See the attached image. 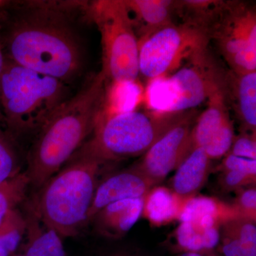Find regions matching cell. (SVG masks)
<instances>
[{"label":"cell","mask_w":256,"mask_h":256,"mask_svg":"<svg viewBox=\"0 0 256 256\" xmlns=\"http://www.w3.org/2000/svg\"><path fill=\"white\" fill-rule=\"evenodd\" d=\"M70 4L24 3L8 30L10 60L66 84L76 78L84 66V48L67 10Z\"/></svg>","instance_id":"cell-1"},{"label":"cell","mask_w":256,"mask_h":256,"mask_svg":"<svg viewBox=\"0 0 256 256\" xmlns=\"http://www.w3.org/2000/svg\"><path fill=\"white\" fill-rule=\"evenodd\" d=\"M106 86L101 72L92 75L38 131L28 152L25 171L30 185L42 188L94 132L104 104Z\"/></svg>","instance_id":"cell-2"},{"label":"cell","mask_w":256,"mask_h":256,"mask_svg":"<svg viewBox=\"0 0 256 256\" xmlns=\"http://www.w3.org/2000/svg\"><path fill=\"white\" fill-rule=\"evenodd\" d=\"M102 163L82 151L40 188L30 204L60 237H73L88 222Z\"/></svg>","instance_id":"cell-3"},{"label":"cell","mask_w":256,"mask_h":256,"mask_svg":"<svg viewBox=\"0 0 256 256\" xmlns=\"http://www.w3.org/2000/svg\"><path fill=\"white\" fill-rule=\"evenodd\" d=\"M72 96L68 84L6 60L0 79V101L15 132H38Z\"/></svg>","instance_id":"cell-4"},{"label":"cell","mask_w":256,"mask_h":256,"mask_svg":"<svg viewBox=\"0 0 256 256\" xmlns=\"http://www.w3.org/2000/svg\"><path fill=\"white\" fill-rule=\"evenodd\" d=\"M186 112L132 110L98 116L94 136L79 150L102 164L143 156Z\"/></svg>","instance_id":"cell-5"},{"label":"cell","mask_w":256,"mask_h":256,"mask_svg":"<svg viewBox=\"0 0 256 256\" xmlns=\"http://www.w3.org/2000/svg\"><path fill=\"white\" fill-rule=\"evenodd\" d=\"M98 28L102 70L108 82H134L139 76V44L124 0H96L85 4Z\"/></svg>","instance_id":"cell-6"},{"label":"cell","mask_w":256,"mask_h":256,"mask_svg":"<svg viewBox=\"0 0 256 256\" xmlns=\"http://www.w3.org/2000/svg\"><path fill=\"white\" fill-rule=\"evenodd\" d=\"M210 42L206 30L183 23L166 25L138 42L139 74L159 78L206 52Z\"/></svg>","instance_id":"cell-7"},{"label":"cell","mask_w":256,"mask_h":256,"mask_svg":"<svg viewBox=\"0 0 256 256\" xmlns=\"http://www.w3.org/2000/svg\"><path fill=\"white\" fill-rule=\"evenodd\" d=\"M220 54L234 73L256 72V10L249 2L224 1L210 30Z\"/></svg>","instance_id":"cell-8"},{"label":"cell","mask_w":256,"mask_h":256,"mask_svg":"<svg viewBox=\"0 0 256 256\" xmlns=\"http://www.w3.org/2000/svg\"><path fill=\"white\" fill-rule=\"evenodd\" d=\"M198 114L194 110L182 118L158 140L134 166L156 185L159 184L190 153V136Z\"/></svg>","instance_id":"cell-9"},{"label":"cell","mask_w":256,"mask_h":256,"mask_svg":"<svg viewBox=\"0 0 256 256\" xmlns=\"http://www.w3.org/2000/svg\"><path fill=\"white\" fill-rule=\"evenodd\" d=\"M224 75V70L216 65L208 50L194 57L172 76L176 98L170 111L194 110L223 87Z\"/></svg>","instance_id":"cell-10"},{"label":"cell","mask_w":256,"mask_h":256,"mask_svg":"<svg viewBox=\"0 0 256 256\" xmlns=\"http://www.w3.org/2000/svg\"><path fill=\"white\" fill-rule=\"evenodd\" d=\"M235 136L222 87L208 97V106L197 117L190 136V151L202 148L210 160L220 159L228 152Z\"/></svg>","instance_id":"cell-11"},{"label":"cell","mask_w":256,"mask_h":256,"mask_svg":"<svg viewBox=\"0 0 256 256\" xmlns=\"http://www.w3.org/2000/svg\"><path fill=\"white\" fill-rule=\"evenodd\" d=\"M156 186L134 166L110 175L96 188L88 222H92L96 214L107 205L128 198H144Z\"/></svg>","instance_id":"cell-12"},{"label":"cell","mask_w":256,"mask_h":256,"mask_svg":"<svg viewBox=\"0 0 256 256\" xmlns=\"http://www.w3.org/2000/svg\"><path fill=\"white\" fill-rule=\"evenodd\" d=\"M224 95L232 106L242 132L256 134V72H224Z\"/></svg>","instance_id":"cell-13"},{"label":"cell","mask_w":256,"mask_h":256,"mask_svg":"<svg viewBox=\"0 0 256 256\" xmlns=\"http://www.w3.org/2000/svg\"><path fill=\"white\" fill-rule=\"evenodd\" d=\"M143 198L120 200L102 208L92 220L96 232L106 238H122L142 216Z\"/></svg>","instance_id":"cell-14"},{"label":"cell","mask_w":256,"mask_h":256,"mask_svg":"<svg viewBox=\"0 0 256 256\" xmlns=\"http://www.w3.org/2000/svg\"><path fill=\"white\" fill-rule=\"evenodd\" d=\"M138 42L174 23L176 0H124Z\"/></svg>","instance_id":"cell-15"},{"label":"cell","mask_w":256,"mask_h":256,"mask_svg":"<svg viewBox=\"0 0 256 256\" xmlns=\"http://www.w3.org/2000/svg\"><path fill=\"white\" fill-rule=\"evenodd\" d=\"M212 171V160L202 148H194L176 169L172 180L173 192L184 200L196 196Z\"/></svg>","instance_id":"cell-16"},{"label":"cell","mask_w":256,"mask_h":256,"mask_svg":"<svg viewBox=\"0 0 256 256\" xmlns=\"http://www.w3.org/2000/svg\"><path fill=\"white\" fill-rule=\"evenodd\" d=\"M24 216L26 237L24 256H66L60 234L40 218L30 204Z\"/></svg>","instance_id":"cell-17"},{"label":"cell","mask_w":256,"mask_h":256,"mask_svg":"<svg viewBox=\"0 0 256 256\" xmlns=\"http://www.w3.org/2000/svg\"><path fill=\"white\" fill-rule=\"evenodd\" d=\"M220 242L224 256H256V220L240 216L227 220L220 227Z\"/></svg>","instance_id":"cell-18"},{"label":"cell","mask_w":256,"mask_h":256,"mask_svg":"<svg viewBox=\"0 0 256 256\" xmlns=\"http://www.w3.org/2000/svg\"><path fill=\"white\" fill-rule=\"evenodd\" d=\"M186 200L171 188L156 185L143 198L142 216L154 226L178 220Z\"/></svg>","instance_id":"cell-19"},{"label":"cell","mask_w":256,"mask_h":256,"mask_svg":"<svg viewBox=\"0 0 256 256\" xmlns=\"http://www.w3.org/2000/svg\"><path fill=\"white\" fill-rule=\"evenodd\" d=\"M220 230L196 220L181 222L174 234L176 249L180 252L215 250L220 244Z\"/></svg>","instance_id":"cell-20"},{"label":"cell","mask_w":256,"mask_h":256,"mask_svg":"<svg viewBox=\"0 0 256 256\" xmlns=\"http://www.w3.org/2000/svg\"><path fill=\"white\" fill-rule=\"evenodd\" d=\"M224 1L220 0H176L175 14L182 20V23L210 30L218 18Z\"/></svg>","instance_id":"cell-21"},{"label":"cell","mask_w":256,"mask_h":256,"mask_svg":"<svg viewBox=\"0 0 256 256\" xmlns=\"http://www.w3.org/2000/svg\"><path fill=\"white\" fill-rule=\"evenodd\" d=\"M239 214L233 205L208 196H194L186 200L178 220L186 222L203 216H212L225 223Z\"/></svg>","instance_id":"cell-22"},{"label":"cell","mask_w":256,"mask_h":256,"mask_svg":"<svg viewBox=\"0 0 256 256\" xmlns=\"http://www.w3.org/2000/svg\"><path fill=\"white\" fill-rule=\"evenodd\" d=\"M30 186V178L25 172L0 184V226L10 212L18 208L24 200Z\"/></svg>","instance_id":"cell-23"},{"label":"cell","mask_w":256,"mask_h":256,"mask_svg":"<svg viewBox=\"0 0 256 256\" xmlns=\"http://www.w3.org/2000/svg\"><path fill=\"white\" fill-rule=\"evenodd\" d=\"M24 216L18 210H12L0 226V256H12L25 235Z\"/></svg>","instance_id":"cell-24"},{"label":"cell","mask_w":256,"mask_h":256,"mask_svg":"<svg viewBox=\"0 0 256 256\" xmlns=\"http://www.w3.org/2000/svg\"><path fill=\"white\" fill-rule=\"evenodd\" d=\"M20 163L14 148L0 134V184L12 178L20 172Z\"/></svg>","instance_id":"cell-25"},{"label":"cell","mask_w":256,"mask_h":256,"mask_svg":"<svg viewBox=\"0 0 256 256\" xmlns=\"http://www.w3.org/2000/svg\"><path fill=\"white\" fill-rule=\"evenodd\" d=\"M234 203V208L239 216L256 220V185L237 190Z\"/></svg>","instance_id":"cell-26"},{"label":"cell","mask_w":256,"mask_h":256,"mask_svg":"<svg viewBox=\"0 0 256 256\" xmlns=\"http://www.w3.org/2000/svg\"><path fill=\"white\" fill-rule=\"evenodd\" d=\"M220 184L225 192H236L240 188L256 185V176L234 170L220 171Z\"/></svg>","instance_id":"cell-27"},{"label":"cell","mask_w":256,"mask_h":256,"mask_svg":"<svg viewBox=\"0 0 256 256\" xmlns=\"http://www.w3.org/2000/svg\"><path fill=\"white\" fill-rule=\"evenodd\" d=\"M228 153L240 158L256 160V134L242 132L235 136Z\"/></svg>","instance_id":"cell-28"},{"label":"cell","mask_w":256,"mask_h":256,"mask_svg":"<svg viewBox=\"0 0 256 256\" xmlns=\"http://www.w3.org/2000/svg\"><path fill=\"white\" fill-rule=\"evenodd\" d=\"M226 170H234L256 176V160L240 158L228 153L224 156L218 168L220 172Z\"/></svg>","instance_id":"cell-29"},{"label":"cell","mask_w":256,"mask_h":256,"mask_svg":"<svg viewBox=\"0 0 256 256\" xmlns=\"http://www.w3.org/2000/svg\"><path fill=\"white\" fill-rule=\"evenodd\" d=\"M178 256H220L217 252L214 250H206L201 252H182Z\"/></svg>","instance_id":"cell-30"},{"label":"cell","mask_w":256,"mask_h":256,"mask_svg":"<svg viewBox=\"0 0 256 256\" xmlns=\"http://www.w3.org/2000/svg\"><path fill=\"white\" fill-rule=\"evenodd\" d=\"M106 256H146L140 255L139 254H136V252H126V250H120V252H112V254H109V255Z\"/></svg>","instance_id":"cell-31"},{"label":"cell","mask_w":256,"mask_h":256,"mask_svg":"<svg viewBox=\"0 0 256 256\" xmlns=\"http://www.w3.org/2000/svg\"><path fill=\"white\" fill-rule=\"evenodd\" d=\"M6 60H4L2 52V50L0 48V79H1L3 72H4L5 65H6Z\"/></svg>","instance_id":"cell-32"},{"label":"cell","mask_w":256,"mask_h":256,"mask_svg":"<svg viewBox=\"0 0 256 256\" xmlns=\"http://www.w3.org/2000/svg\"><path fill=\"white\" fill-rule=\"evenodd\" d=\"M12 256H24L23 255H13Z\"/></svg>","instance_id":"cell-33"},{"label":"cell","mask_w":256,"mask_h":256,"mask_svg":"<svg viewBox=\"0 0 256 256\" xmlns=\"http://www.w3.org/2000/svg\"></svg>","instance_id":"cell-34"}]
</instances>
